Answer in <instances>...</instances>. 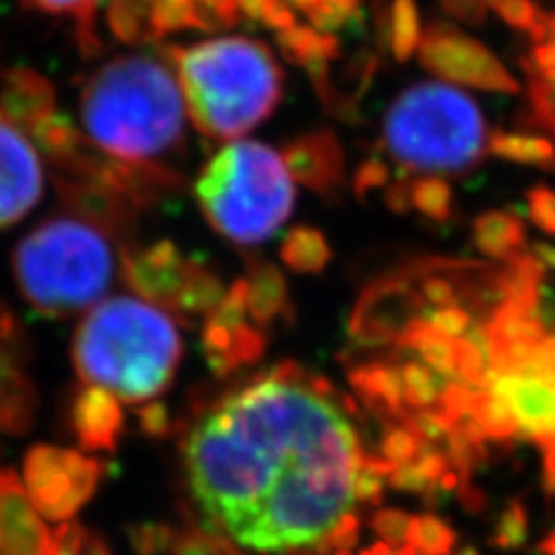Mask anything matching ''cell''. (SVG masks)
I'll return each instance as SVG.
<instances>
[{"instance_id": "obj_1", "label": "cell", "mask_w": 555, "mask_h": 555, "mask_svg": "<svg viewBox=\"0 0 555 555\" xmlns=\"http://www.w3.org/2000/svg\"><path fill=\"white\" fill-rule=\"evenodd\" d=\"M350 408L292 363L224 398L183 447L188 489L208 524L257 555H301L350 537L366 461Z\"/></svg>"}, {"instance_id": "obj_2", "label": "cell", "mask_w": 555, "mask_h": 555, "mask_svg": "<svg viewBox=\"0 0 555 555\" xmlns=\"http://www.w3.org/2000/svg\"><path fill=\"white\" fill-rule=\"evenodd\" d=\"M81 124L114 160L149 163L181 144L185 102L171 69L144 54L104 63L81 91Z\"/></svg>"}, {"instance_id": "obj_3", "label": "cell", "mask_w": 555, "mask_h": 555, "mask_svg": "<svg viewBox=\"0 0 555 555\" xmlns=\"http://www.w3.org/2000/svg\"><path fill=\"white\" fill-rule=\"evenodd\" d=\"M73 359L89 387L109 391L124 403H146L163 393L177 373L181 336L158 306L116 297L83 318Z\"/></svg>"}, {"instance_id": "obj_4", "label": "cell", "mask_w": 555, "mask_h": 555, "mask_svg": "<svg viewBox=\"0 0 555 555\" xmlns=\"http://www.w3.org/2000/svg\"><path fill=\"white\" fill-rule=\"evenodd\" d=\"M177 67L190 118L214 139H236L275 109L283 69L271 49L248 38H216L193 47H167Z\"/></svg>"}, {"instance_id": "obj_5", "label": "cell", "mask_w": 555, "mask_h": 555, "mask_svg": "<svg viewBox=\"0 0 555 555\" xmlns=\"http://www.w3.org/2000/svg\"><path fill=\"white\" fill-rule=\"evenodd\" d=\"M195 195L208 224L241 246L269 241L294 208V185L283 158L259 142L220 149L202 169Z\"/></svg>"}, {"instance_id": "obj_6", "label": "cell", "mask_w": 555, "mask_h": 555, "mask_svg": "<svg viewBox=\"0 0 555 555\" xmlns=\"http://www.w3.org/2000/svg\"><path fill=\"white\" fill-rule=\"evenodd\" d=\"M24 299L44 318H65L98 304L114 281V253L93 224L47 220L14 253Z\"/></svg>"}, {"instance_id": "obj_7", "label": "cell", "mask_w": 555, "mask_h": 555, "mask_svg": "<svg viewBox=\"0 0 555 555\" xmlns=\"http://www.w3.org/2000/svg\"><path fill=\"white\" fill-rule=\"evenodd\" d=\"M385 142L398 163L422 171H463L483 151L477 102L447 83H414L393 100Z\"/></svg>"}, {"instance_id": "obj_8", "label": "cell", "mask_w": 555, "mask_h": 555, "mask_svg": "<svg viewBox=\"0 0 555 555\" xmlns=\"http://www.w3.org/2000/svg\"><path fill=\"white\" fill-rule=\"evenodd\" d=\"M416 49L428 73L447 81L491 93H518V81L493 56V51L447 22L430 24Z\"/></svg>"}, {"instance_id": "obj_9", "label": "cell", "mask_w": 555, "mask_h": 555, "mask_svg": "<svg viewBox=\"0 0 555 555\" xmlns=\"http://www.w3.org/2000/svg\"><path fill=\"white\" fill-rule=\"evenodd\" d=\"M24 475L33 505L51 518H65L95 491L100 465L79 451L40 444L28 451Z\"/></svg>"}, {"instance_id": "obj_10", "label": "cell", "mask_w": 555, "mask_h": 555, "mask_svg": "<svg viewBox=\"0 0 555 555\" xmlns=\"http://www.w3.org/2000/svg\"><path fill=\"white\" fill-rule=\"evenodd\" d=\"M507 408L518 436L555 449V375L526 369L489 373L481 387Z\"/></svg>"}, {"instance_id": "obj_11", "label": "cell", "mask_w": 555, "mask_h": 555, "mask_svg": "<svg viewBox=\"0 0 555 555\" xmlns=\"http://www.w3.org/2000/svg\"><path fill=\"white\" fill-rule=\"evenodd\" d=\"M42 165L24 132L0 118V230L22 220L42 197Z\"/></svg>"}, {"instance_id": "obj_12", "label": "cell", "mask_w": 555, "mask_h": 555, "mask_svg": "<svg viewBox=\"0 0 555 555\" xmlns=\"http://www.w3.org/2000/svg\"><path fill=\"white\" fill-rule=\"evenodd\" d=\"M193 264L171 241H158L144 250L124 253V273L132 292L153 306H169L171 310Z\"/></svg>"}, {"instance_id": "obj_13", "label": "cell", "mask_w": 555, "mask_h": 555, "mask_svg": "<svg viewBox=\"0 0 555 555\" xmlns=\"http://www.w3.org/2000/svg\"><path fill=\"white\" fill-rule=\"evenodd\" d=\"M56 540L14 473H0V555H47Z\"/></svg>"}, {"instance_id": "obj_14", "label": "cell", "mask_w": 555, "mask_h": 555, "mask_svg": "<svg viewBox=\"0 0 555 555\" xmlns=\"http://www.w3.org/2000/svg\"><path fill=\"white\" fill-rule=\"evenodd\" d=\"M281 158L294 181L324 197L343 185V149L332 132L322 130L294 139Z\"/></svg>"}, {"instance_id": "obj_15", "label": "cell", "mask_w": 555, "mask_h": 555, "mask_svg": "<svg viewBox=\"0 0 555 555\" xmlns=\"http://www.w3.org/2000/svg\"><path fill=\"white\" fill-rule=\"evenodd\" d=\"M59 193L79 220L91 222L100 232L130 236L137 222V206L116 190L91 179L59 177Z\"/></svg>"}, {"instance_id": "obj_16", "label": "cell", "mask_w": 555, "mask_h": 555, "mask_svg": "<svg viewBox=\"0 0 555 555\" xmlns=\"http://www.w3.org/2000/svg\"><path fill=\"white\" fill-rule=\"evenodd\" d=\"M20 336L16 324L0 312V433H22L35 410V391L20 366Z\"/></svg>"}, {"instance_id": "obj_17", "label": "cell", "mask_w": 555, "mask_h": 555, "mask_svg": "<svg viewBox=\"0 0 555 555\" xmlns=\"http://www.w3.org/2000/svg\"><path fill=\"white\" fill-rule=\"evenodd\" d=\"M56 112V89L35 69L14 67L0 86V118L20 132H30L44 116Z\"/></svg>"}, {"instance_id": "obj_18", "label": "cell", "mask_w": 555, "mask_h": 555, "mask_svg": "<svg viewBox=\"0 0 555 555\" xmlns=\"http://www.w3.org/2000/svg\"><path fill=\"white\" fill-rule=\"evenodd\" d=\"M73 426L83 449L112 451L124 430V408L114 393L89 387L75 398Z\"/></svg>"}, {"instance_id": "obj_19", "label": "cell", "mask_w": 555, "mask_h": 555, "mask_svg": "<svg viewBox=\"0 0 555 555\" xmlns=\"http://www.w3.org/2000/svg\"><path fill=\"white\" fill-rule=\"evenodd\" d=\"M352 389L373 412L393 416V420H408L410 410L403 401L401 371L389 363H366L350 373Z\"/></svg>"}, {"instance_id": "obj_20", "label": "cell", "mask_w": 555, "mask_h": 555, "mask_svg": "<svg viewBox=\"0 0 555 555\" xmlns=\"http://www.w3.org/2000/svg\"><path fill=\"white\" fill-rule=\"evenodd\" d=\"M401 347H408L430 371H436L444 379H456V361H459V340L442 336L436 328L428 326L424 320H410L403 328Z\"/></svg>"}, {"instance_id": "obj_21", "label": "cell", "mask_w": 555, "mask_h": 555, "mask_svg": "<svg viewBox=\"0 0 555 555\" xmlns=\"http://www.w3.org/2000/svg\"><path fill=\"white\" fill-rule=\"evenodd\" d=\"M475 243L486 257L512 262V259L520 257V250L526 246L524 224L505 211L483 214L475 222Z\"/></svg>"}, {"instance_id": "obj_22", "label": "cell", "mask_w": 555, "mask_h": 555, "mask_svg": "<svg viewBox=\"0 0 555 555\" xmlns=\"http://www.w3.org/2000/svg\"><path fill=\"white\" fill-rule=\"evenodd\" d=\"M248 281V315L257 324H271L285 315L289 306L287 283L275 267L262 264L253 271Z\"/></svg>"}, {"instance_id": "obj_23", "label": "cell", "mask_w": 555, "mask_h": 555, "mask_svg": "<svg viewBox=\"0 0 555 555\" xmlns=\"http://www.w3.org/2000/svg\"><path fill=\"white\" fill-rule=\"evenodd\" d=\"M278 42H281V51L289 61L308 67L310 73L312 69L326 67V63L336 59L340 51V42L336 35L320 33L315 28L299 24L278 33Z\"/></svg>"}, {"instance_id": "obj_24", "label": "cell", "mask_w": 555, "mask_h": 555, "mask_svg": "<svg viewBox=\"0 0 555 555\" xmlns=\"http://www.w3.org/2000/svg\"><path fill=\"white\" fill-rule=\"evenodd\" d=\"M30 134L47 158L61 169H67L81 155L79 132L75 130L73 120L59 112H51L49 116H44L40 124L30 130Z\"/></svg>"}, {"instance_id": "obj_25", "label": "cell", "mask_w": 555, "mask_h": 555, "mask_svg": "<svg viewBox=\"0 0 555 555\" xmlns=\"http://www.w3.org/2000/svg\"><path fill=\"white\" fill-rule=\"evenodd\" d=\"M283 262L299 273H320L328 262H332V248L322 232L306 228H292L283 241L281 248Z\"/></svg>"}, {"instance_id": "obj_26", "label": "cell", "mask_w": 555, "mask_h": 555, "mask_svg": "<svg viewBox=\"0 0 555 555\" xmlns=\"http://www.w3.org/2000/svg\"><path fill=\"white\" fill-rule=\"evenodd\" d=\"M224 297V287L214 273H208L197 262L190 269L185 283L179 292L177 301H173V310L183 312V315L197 318V315H214V310L220 306Z\"/></svg>"}, {"instance_id": "obj_27", "label": "cell", "mask_w": 555, "mask_h": 555, "mask_svg": "<svg viewBox=\"0 0 555 555\" xmlns=\"http://www.w3.org/2000/svg\"><path fill=\"white\" fill-rule=\"evenodd\" d=\"M489 151L498 155V158H505L509 163L555 169V146L546 142L544 137L495 132L489 139Z\"/></svg>"}, {"instance_id": "obj_28", "label": "cell", "mask_w": 555, "mask_h": 555, "mask_svg": "<svg viewBox=\"0 0 555 555\" xmlns=\"http://www.w3.org/2000/svg\"><path fill=\"white\" fill-rule=\"evenodd\" d=\"M420 10L414 0H391L387 51L398 63H405L420 47Z\"/></svg>"}, {"instance_id": "obj_29", "label": "cell", "mask_w": 555, "mask_h": 555, "mask_svg": "<svg viewBox=\"0 0 555 555\" xmlns=\"http://www.w3.org/2000/svg\"><path fill=\"white\" fill-rule=\"evenodd\" d=\"M401 382H403V401L408 410H433L440 405V396L444 387V377L430 371L422 361L403 363Z\"/></svg>"}, {"instance_id": "obj_30", "label": "cell", "mask_w": 555, "mask_h": 555, "mask_svg": "<svg viewBox=\"0 0 555 555\" xmlns=\"http://www.w3.org/2000/svg\"><path fill=\"white\" fill-rule=\"evenodd\" d=\"M100 3L102 0H33V5L47 14L75 16L79 47L83 54H95L100 49V40L95 33V8Z\"/></svg>"}, {"instance_id": "obj_31", "label": "cell", "mask_w": 555, "mask_h": 555, "mask_svg": "<svg viewBox=\"0 0 555 555\" xmlns=\"http://www.w3.org/2000/svg\"><path fill=\"white\" fill-rule=\"evenodd\" d=\"M297 10L306 14L312 28L332 35L357 22L359 0H292Z\"/></svg>"}, {"instance_id": "obj_32", "label": "cell", "mask_w": 555, "mask_h": 555, "mask_svg": "<svg viewBox=\"0 0 555 555\" xmlns=\"http://www.w3.org/2000/svg\"><path fill=\"white\" fill-rule=\"evenodd\" d=\"M190 28L204 30L195 0H155L151 5L153 38Z\"/></svg>"}, {"instance_id": "obj_33", "label": "cell", "mask_w": 555, "mask_h": 555, "mask_svg": "<svg viewBox=\"0 0 555 555\" xmlns=\"http://www.w3.org/2000/svg\"><path fill=\"white\" fill-rule=\"evenodd\" d=\"M528 75V98H530V116L532 124L555 137V83L542 77L537 69L524 61Z\"/></svg>"}, {"instance_id": "obj_34", "label": "cell", "mask_w": 555, "mask_h": 555, "mask_svg": "<svg viewBox=\"0 0 555 555\" xmlns=\"http://www.w3.org/2000/svg\"><path fill=\"white\" fill-rule=\"evenodd\" d=\"M410 199L416 211L436 222H444L451 214V188L438 177L416 181L410 188Z\"/></svg>"}, {"instance_id": "obj_35", "label": "cell", "mask_w": 555, "mask_h": 555, "mask_svg": "<svg viewBox=\"0 0 555 555\" xmlns=\"http://www.w3.org/2000/svg\"><path fill=\"white\" fill-rule=\"evenodd\" d=\"M422 449V440L414 436V430L403 422L391 426L385 438H382V456L389 465H405L410 463Z\"/></svg>"}, {"instance_id": "obj_36", "label": "cell", "mask_w": 555, "mask_h": 555, "mask_svg": "<svg viewBox=\"0 0 555 555\" xmlns=\"http://www.w3.org/2000/svg\"><path fill=\"white\" fill-rule=\"evenodd\" d=\"M428 326L436 328L442 336H449L454 340H461L467 332L473 328V315L467 312L461 304L456 306H440V308H430L424 312L422 318Z\"/></svg>"}, {"instance_id": "obj_37", "label": "cell", "mask_w": 555, "mask_h": 555, "mask_svg": "<svg viewBox=\"0 0 555 555\" xmlns=\"http://www.w3.org/2000/svg\"><path fill=\"white\" fill-rule=\"evenodd\" d=\"M405 424L414 430V436L420 438L422 442H440L447 440L451 424L444 416L442 410L433 408V410H420L414 414H408Z\"/></svg>"}, {"instance_id": "obj_38", "label": "cell", "mask_w": 555, "mask_h": 555, "mask_svg": "<svg viewBox=\"0 0 555 555\" xmlns=\"http://www.w3.org/2000/svg\"><path fill=\"white\" fill-rule=\"evenodd\" d=\"M420 292L426 306L430 308H440V306H456L461 304V287L451 281V278L442 273H430L424 275L420 281Z\"/></svg>"}, {"instance_id": "obj_39", "label": "cell", "mask_w": 555, "mask_h": 555, "mask_svg": "<svg viewBox=\"0 0 555 555\" xmlns=\"http://www.w3.org/2000/svg\"><path fill=\"white\" fill-rule=\"evenodd\" d=\"M528 216L544 230L546 234L555 236V193L544 185H537L528 193Z\"/></svg>"}, {"instance_id": "obj_40", "label": "cell", "mask_w": 555, "mask_h": 555, "mask_svg": "<svg viewBox=\"0 0 555 555\" xmlns=\"http://www.w3.org/2000/svg\"><path fill=\"white\" fill-rule=\"evenodd\" d=\"M204 30H214L220 26H232L241 16L236 0H195Z\"/></svg>"}, {"instance_id": "obj_41", "label": "cell", "mask_w": 555, "mask_h": 555, "mask_svg": "<svg viewBox=\"0 0 555 555\" xmlns=\"http://www.w3.org/2000/svg\"><path fill=\"white\" fill-rule=\"evenodd\" d=\"M495 10L500 12L502 20H505V24H509L516 30L528 33L542 8L537 5L534 0H498Z\"/></svg>"}, {"instance_id": "obj_42", "label": "cell", "mask_w": 555, "mask_h": 555, "mask_svg": "<svg viewBox=\"0 0 555 555\" xmlns=\"http://www.w3.org/2000/svg\"><path fill=\"white\" fill-rule=\"evenodd\" d=\"M438 3L449 16L467 26H481L486 22V14H489L486 0H438Z\"/></svg>"}, {"instance_id": "obj_43", "label": "cell", "mask_w": 555, "mask_h": 555, "mask_svg": "<svg viewBox=\"0 0 555 555\" xmlns=\"http://www.w3.org/2000/svg\"><path fill=\"white\" fill-rule=\"evenodd\" d=\"M137 420H139V428H142V433H146V436H151V438H165L171 428L169 412L163 403L144 405L137 412Z\"/></svg>"}, {"instance_id": "obj_44", "label": "cell", "mask_w": 555, "mask_h": 555, "mask_svg": "<svg viewBox=\"0 0 555 555\" xmlns=\"http://www.w3.org/2000/svg\"><path fill=\"white\" fill-rule=\"evenodd\" d=\"M389 183V167L382 160H366L354 173V190L363 197L373 188H382Z\"/></svg>"}, {"instance_id": "obj_45", "label": "cell", "mask_w": 555, "mask_h": 555, "mask_svg": "<svg viewBox=\"0 0 555 555\" xmlns=\"http://www.w3.org/2000/svg\"><path fill=\"white\" fill-rule=\"evenodd\" d=\"M47 555H104L95 544H89L86 534L81 530H63V537H59L54 548Z\"/></svg>"}, {"instance_id": "obj_46", "label": "cell", "mask_w": 555, "mask_h": 555, "mask_svg": "<svg viewBox=\"0 0 555 555\" xmlns=\"http://www.w3.org/2000/svg\"><path fill=\"white\" fill-rule=\"evenodd\" d=\"M524 61L530 63L542 77H546L548 81L555 83V40L544 42V44H537L532 49L530 59H524Z\"/></svg>"}, {"instance_id": "obj_47", "label": "cell", "mask_w": 555, "mask_h": 555, "mask_svg": "<svg viewBox=\"0 0 555 555\" xmlns=\"http://www.w3.org/2000/svg\"><path fill=\"white\" fill-rule=\"evenodd\" d=\"M410 188H412V185H408L405 181L389 185V190H387V204H389L391 211H396V214H405L408 208L412 206V199H410Z\"/></svg>"}, {"instance_id": "obj_48", "label": "cell", "mask_w": 555, "mask_h": 555, "mask_svg": "<svg viewBox=\"0 0 555 555\" xmlns=\"http://www.w3.org/2000/svg\"><path fill=\"white\" fill-rule=\"evenodd\" d=\"M534 259L540 264H551L555 267V248L548 246V243H540V246L534 248Z\"/></svg>"}, {"instance_id": "obj_49", "label": "cell", "mask_w": 555, "mask_h": 555, "mask_svg": "<svg viewBox=\"0 0 555 555\" xmlns=\"http://www.w3.org/2000/svg\"><path fill=\"white\" fill-rule=\"evenodd\" d=\"M495 3H498V0H486V5H493L495 8Z\"/></svg>"}]
</instances>
